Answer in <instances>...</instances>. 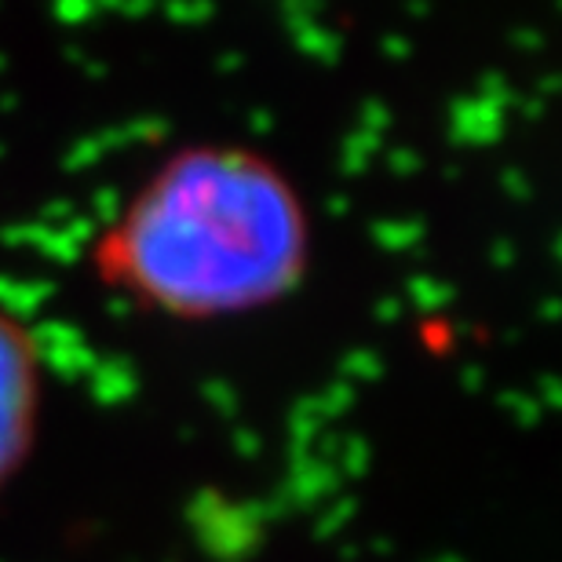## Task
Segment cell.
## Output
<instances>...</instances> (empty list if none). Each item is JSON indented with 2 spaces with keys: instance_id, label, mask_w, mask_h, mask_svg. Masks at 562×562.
I'll list each match as a JSON object with an SVG mask.
<instances>
[{
  "instance_id": "obj_1",
  "label": "cell",
  "mask_w": 562,
  "mask_h": 562,
  "mask_svg": "<svg viewBox=\"0 0 562 562\" xmlns=\"http://www.w3.org/2000/svg\"><path fill=\"white\" fill-rule=\"evenodd\" d=\"M314 231L296 179L245 143H190L154 168L95 234L92 274L165 322L249 318L311 271Z\"/></svg>"
},
{
  "instance_id": "obj_2",
  "label": "cell",
  "mask_w": 562,
  "mask_h": 562,
  "mask_svg": "<svg viewBox=\"0 0 562 562\" xmlns=\"http://www.w3.org/2000/svg\"><path fill=\"white\" fill-rule=\"evenodd\" d=\"M44 355L15 311L0 307V493L30 468L41 442Z\"/></svg>"
}]
</instances>
